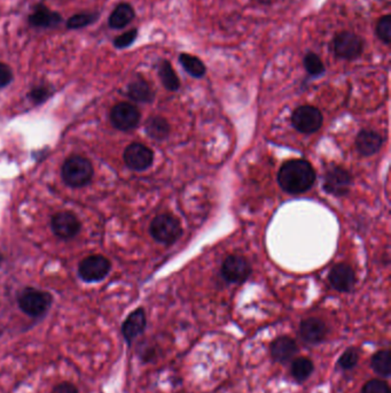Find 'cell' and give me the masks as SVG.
I'll return each mask as SVG.
<instances>
[{
  "label": "cell",
  "instance_id": "23",
  "mask_svg": "<svg viewBox=\"0 0 391 393\" xmlns=\"http://www.w3.org/2000/svg\"><path fill=\"white\" fill-rule=\"evenodd\" d=\"M313 370H314V365L312 360L307 357L298 358L293 361L290 367L293 378L298 383H303L309 380L312 375Z\"/></svg>",
  "mask_w": 391,
  "mask_h": 393
},
{
  "label": "cell",
  "instance_id": "20",
  "mask_svg": "<svg viewBox=\"0 0 391 393\" xmlns=\"http://www.w3.org/2000/svg\"><path fill=\"white\" fill-rule=\"evenodd\" d=\"M128 97L137 103L148 104L154 100V91L147 81L142 77L135 79L128 85Z\"/></svg>",
  "mask_w": 391,
  "mask_h": 393
},
{
  "label": "cell",
  "instance_id": "6",
  "mask_svg": "<svg viewBox=\"0 0 391 393\" xmlns=\"http://www.w3.org/2000/svg\"><path fill=\"white\" fill-rule=\"evenodd\" d=\"M322 112L310 105L298 107L292 115L293 126L302 133H316L322 128Z\"/></svg>",
  "mask_w": 391,
  "mask_h": 393
},
{
  "label": "cell",
  "instance_id": "11",
  "mask_svg": "<svg viewBox=\"0 0 391 393\" xmlns=\"http://www.w3.org/2000/svg\"><path fill=\"white\" fill-rule=\"evenodd\" d=\"M123 159L130 170L144 172L153 164L154 153L147 146L139 144V143H133L125 148Z\"/></svg>",
  "mask_w": 391,
  "mask_h": 393
},
{
  "label": "cell",
  "instance_id": "28",
  "mask_svg": "<svg viewBox=\"0 0 391 393\" xmlns=\"http://www.w3.org/2000/svg\"><path fill=\"white\" fill-rule=\"evenodd\" d=\"M359 352L356 348H346L337 360V367L342 370H351L358 365Z\"/></svg>",
  "mask_w": 391,
  "mask_h": 393
},
{
  "label": "cell",
  "instance_id": "26",
  "mask_svg": "<svg viewBox=\"0 0 391 393\" xmlns=\"http://www.w3.org/2000/svg\"><path fill=\"white\" fill-rule=\"evenodd\" d=\"M303 64L307 73L313 77H318L326 72L325 65L319 55H316L314 52H307L304 57Z\"/></svg>",
  "mask_w": 391,
  "mask_h": 393
},
{
  "label": "cell",
  "instance_id": "22",
  "mask_svg": "<svg viewBox=\"0 0 391 393\" xmlns=\"http://www.w3.org/2000/svg\"><path fill=\"white\" fill-rule=\"evenodd\" d=\"M179 62L184 68L188 75L201 79L207 73V67L203 64V61L196 55H188V53H181L179 55Z\"/></svg>",
  "mask_w": 391,
  "mask_h": 393
},
{
  "label": "cell",
  "instance_id": "7",
  "mask_svg": "<svg viewBox=\"0 0 391 393\" xmlns=\"http://www.w3.org/2000/svg\"><path fill=\"white\" fill-rule=\"evenodd\" d=\"M110 261L103 255H90L81 260L79 266L81 279L88 283L103 281L110 272Z\"/></svg>",
  "mask_w": 391,
  "mask_h": 393
},
{
  "label": "cell",
  "instance_id": "32",
  "mask_svg": "<svg viewBox=\"0 0 391 393\" xmlns=\"http://www.w3.org/2000/svg\"><path fill=\"white\" fill-rule=\"evenodd\" d=\"M137 37H138V29H131V31L116 37L114 40V46L116 49H127L129 46L132 45L135 40H137Z\"/></svg>",
  "mask_w": 391,
  "mask_h": 393
},
{
  "label": "cell",
  "instance_id": "16",
  "mask_svg": "<svg viewBox=\"0 0 391 393\" xmlns=\"http://www.w3.org/2000/svg\"><path fill=\"white\" fill-rule=\"evenodd\" d=\"M329 282L335 290L350 292L356 284L355 270L346 263H339L331 270Z\"/></svg>",
  "mask_w": 391,
  "mask_h": 393
},
{
  "label": "cell",
  "instance_id": "25",
  "mask_svg": "<svg viewBox=\"0 0 391 393\" xmlns=\"http://www.w3.org/2000/svg\"><path fill=\"white\" fill-rule=\"evenodd\" d=\"M390 360V350H381L372 357L370 367L378 375L383 378H389L391 375Z\"/></svg>",
  "mask_w": 391,
  "mask_h": 393
},
{
  "label": "cell",
  "instance_id": "13",
  "mask_svg": "<svg viewBox=\"0 0 391 393\" xmlns=\"http://www.w3.org/2000/svg\"><path fill=\"white\" fill-rule=\"evenodd\" d=\"M146 327H147V318L144 309H137L125 319L120 330L129 348L137 337L142 336Z\"/></svg>",
  "mask_w": 391,
  "mask_h": 393
},
{
  "label": "cell",
  "instance_id": "5",
  "mask_svg": "<svg viewBox=\"0 0 391 393\" xmlns=\"http://www.w3.org/2000/svg\"><path fill=\"white\" fill-rule=\"evenodd\" d=\"M335 57L342 60L352 61L358 59L364 52V40L351 31L336 33L333 42Z\"/></svg>",
  "mask_w": 391,
  "mask_h": 393
},
{
  "label": "cell",
  "instance_id": "35",
  "mask_svg": "<svg viewBox=\"0 0 391 393\" xmlns=\"http://www.w3.org/2000/svg\"><path fill=\"white\" fill-rule=\"evenodd\" d=\"M257 3L261 4V5H271L273 3L274 0H255Z\"/></svg>",
  "mask_w": 391,
  "mask_h": 393
},
{
  "label": "cell",
  "instance_id": "2",
  "mask_svg": "<svg viewBox=\"0 0 391 393\" xmlns=\"http://www.w3.org/2000/svg\"><path fill=\"white\" fill-rule=\"evenodd\" d=\"M94 174V166L91 161L81 155L67 157L61 170L62 179L70 188H83L90 184Z\"/></svg>",
  "mask_w": 391,
  "mask_h": 393
},
{
  "label": "cell",
  "instance_id": "24",
  "mask_svg": "<svg viewBox=\"0 0 391 393\" xmlns=\"http://www.w3.org/2000/svg\"><path fill=\"white\" fill-rule=\"evenodd\" d=\"M159 76L166 90L177 91L181 88V81L178 79L177 73L168 60H162L159 65Z\"/></svg>",
  "mask_w": 391,
  "mask_h": 393
},
{
  "label": "cell",
  "instance_id": "1",
  "mask_svg": "<svg viewBox=\"0 0 391 393\" xmlns=\"http://www.w3.org/2000/svg\"><path fill=\"white\" fill-rule=\"evenodd\" d=\"M316 172L310 162L303 159L289 160L281 166L278 174L280 188L287 194H301L312 188Z\"/></svg>",
  "mask_w": 391,
  "mask_h": 393
},
{
  "label": "cell",
  "instance_id": "9",
  "mask_svg": "<svg viewBox=\"0 0 391 393\" xmlns=\"http://www.w3.org/2000/svg\"><path fill=\"white\" fill-rule=\"evenodd\" d=\"M251 266L249 261L241 255H230L222 266V275L229 283H244L249 279Z\"/></svg>",
  "mask_w": 391,
  "mask_h": 393
},
{
  "label": "cell",
  "instance_id": "33",
  "mask_svg": "<svg viewBox=\"0 0 391 393\" xmlns=\"http://www.w3.org/2000/svg\"><path fill=\"white\" fill-rule=\"evenodd\" d=\"M13 81V72L8 65L0 62V89L6 88Z\"/></svg>",
  "mask_w": 391,
  "mask_h": 393
},
{
  "label": "cell",
  "instance_id": "12",
  "mask_svg": "<svg viewBox=\"0 0 391 393\" xmlns=\"http://www.w3.org/2000/svg\"><path fill=\"white\" fill-rule=\"evenodd\" d=\"M51 227L55 236L68 240L79 235L81 223L74 213L60 212L52 218Z\"/></svg>",
  "mask_w": 391,
  "mask_h": 393
},
{
  "label": "cell",
  "instance_id": "14",
  "mask_svg": "<svg viewBox=\"0 0 391 393\" xmlns=\"http://www.w3.org/2000/svg\"><path fill=\"white\" fill-rule=\"evenodd\" d=\"M298 335L307 344L318 345L324 342L327 335L325 322L317 318H309L302 321Z\"/></svg>",
  "mask_w": 391,
  "mask_h": 393
},
{
  "label": "cell",
  "instance_id": "19",
  "mask_svg": "<svg viewBox=\"0 0 391 393\" xmlns=\"http://www.w3.org/2000/svg\"><path fill=\"white\" fill-rule=\"evenodd\" d=\"M136 16V12L133 7L128 3L118 4V6L115 7L112 14L108 18L109 28L112 29H123V28L129 26L133 21V18Z\"/></svg>",
  "mask_w": 391,
  "mask_h": 393
},
{
  "label": "cell",
  "instance_id": "21",
  "mask_svg": "<svg viewBox=\"0 0 391 393\" xmlns=\"http://www.w3.org/2000/svg\"><path fill=\"white\" fill-rule=\"evenodd\" d=\"M144 129L148 136L159 142L166 140L170 135V124L162 116H152L148 118L144 124Z\"/></svg>",
  "mask_w": 391,
  "mask_h": 393
},
{
  "label": "cell",
  "instance_id": "34",
  "mask_svg": "<svg viewBox=\"0 0 391 393\" xmlns=\"http://www.w3.org/2000/svg\"><path fill=\"white\" fill-rule=\"evenodd\" d=\"M52 393H79V391L77 387L70 383V382H62L60 384L55 385L53 387Z\"/></svg>",
  "mask_w": 391,
  "mask_h": 393
},
{
  "label": "cell",
  "instance_id": "3",
  "mask_svg": "<svg viewBox=\"0 0 391 393\" xmlns=\"http://www.w3.org/2000/svg\"><path fill=\"white\" fill-rule=\"evenodd\" d=\"M52 304L53 297L50 292L35 287H24L18 294V309L30 318H40L45 315Z\"/></svg>",
  "mask_w": 391,
  "mask_h": 393
},
{
  "label": "cell",
  "instance_id": "17",
  "mask_svg": "<svg viewBox=\"0 0 391 393\" xmlns=\"http://www.w3.org/2000/svg\"><path fill=\"white\" fill-rule=\"evenodd\" d=\"M28 21L33 27L55 28L62 22V16L57 12H53L45 5H37L33 9V14L29 16Z\"/></svg>",
  "mask_w": 391,
  "mask_h": 393
},
{
  "label": "cell",
  "instance_id": "27",
  "mask_svg": "<svg viewBox=\"0 0 391 393\" xmlns=\"http://www.w3.org/2000/svg\"><path fill=\"white\" fill-rule=\"evenodd\" d=\"M99 18V13L96 12H83L72 16L67 21V28L68 29H81V28L88 27L92 25Z\"/></svg>",
  "mask_w": 391,
  "mask_h": 393
},
{
  "label": "cell",
  "instance_id": "8",
  "mask_svg": "<svg viewBox=\"0 0 391 393\" xmlns=\"http://www.w3.org/2000/svg\"><path fill=\"white\" fill-rule=\"evenodd\" d=\"M140 112L135 105L130 103H120L110 111V121L118 131H130L138 127L140 122Z\"/></svg>",
  "mask_w": 391,
  "mask_h": 393
},
{
  "label": "cell",
  "instance_id": "30",
  "mask_svg": "<svg viewBox=\"0 0 391 393\" xmlns=\"http://www.w3.org/2000/svg\"><path fill=\"white\" fill-rule=\"evenodd\" d=\"M53 94V89L48 85H37L35 88L31 89L30 92L28 94V98L36 104V105H40V104L45 103L48 98L51 97Z\"/></svg>",
  "mask_w": 391,
  "mask_h": 393
},
{
  "label": "cell",
  "instance_id": "10",
  "mask_svg": "<svg viewBox=\"0 0 391 393\" xmlns=\"http://www.w3.org/2000/svg\"><path fill=\"white\" fill-rule=\"evenodd\" d=\"M351 183V175L342 167H333L325 172L324 189L329 194L335 196H346L349 194Z\"/></svg>",
  "mask_w": 391,
  "mask_h": 393
},
{
  "label": "cell",
  "instance_id": "4",
  "mask_svg": "<svg viewBox=\"0 0 391 393\" xmlns=\"http://www.w3.org/2000/svg\"><path fill=\"white\" fill-rule=\"evenodd\" d=\"M149 231L152 237L157 242L171 245L181 236L183 229H181V222L178 221V218H176L174 215L160 214L152 221Z\"/></svg>",
  "mask_w": 391,
  "mask_h": 393
},
{
  "label": "cell",
  "instance_id": "15",
  "mask_svg": "<svg viewBox=\"0 0 391 393\" xmlns=\"http://www.w3.org/2000/svg\"><path fill=\"white\" fill-rule=\"evenodd\" d=\"M298 345L288 336H280L274 339L270 346L272 360L278 363H287L298 353Z\"/></svg>",
  "mask_w": 391,
  "mask_h": 393
},
{
  "label": "cell",
  "instance_id": "31",
  "mask_svg": "<svg viewBox=\"0 0 391 393\" xmlns=\"http://www.w3.org/2000/svg\"><path fill=\"white\" fill-rule=\"evenodd\" d=\"M361 393H391L388 383L382 380H370L361 389Z\"/></svg>",
  "mask_w": 391,
  "mask_h": 393
},
{
  "label": "cell",
  "instance_id": "29",
  "mask_svg": "<svg viewBox=\"0 0 391 393\" xmlns=\"http://www.w3.org/2000/svg\"><path fill=\"white\" fill-rule=\"evenodd\" d=\"M376 36L379 37L381 42L385 43V45L391 44V16L387 14L380 18L376 23L375 28Z\"/></svg>",
  "mask_w": 391,
  "mask_h": 393
},
{
  "label": "cell",
  "instance_id": "18",
  "mask_svg": "<svg viewBox=\"0 0 391 393\" xmlns=\"http://www.w3.org/2000/svg\"><path fill=\"white\" fill-rule=\"evenodd\" d=\"M382 137L373 131H361L356 138V148L359 153L365 157L375 155L382 146Z\"/></svg>",
  "mask_w": 391,
  "mask_h": 393
},
{
  "label": "cell",
  "instance_id": "36",
  "mask_svg": "<svg viewBox=\"0 0 391 393\" xmlns=\"http://www.w3.org/2000/svg\"><path fill=\"white\" fill-rule=\"evenodd\" d=\"M4 257L3 254L0 253V266H1V263H3Z\"/></svg>",
  "mask_w": 391,
  "mask_h": 393
}]
</instances>
